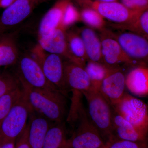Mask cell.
<instances>
[{"mask_svg": "<svg viewBox=\"0 0 148 148\" xmlns=\"http://www.w3.org/2000/svg\"><path fill=\"white\" fill-rule=\"evenodd\" d=\"M20 84L32 110L50 121L64 122L66 114V97L59 90L38 89Z\"/></svg>", "mask_w": 148, "mask_h": 148, "instance_id": "cell-1", "label": "cell"}, {"mask_svg": "<svg viewBox=\"0 0 148 148\" xmlns=\"http://www.w3.org/2000/svg\"><path fill=\"white\" fill-rule=\"evenodd\" d=\"M81 98L73 101L71 119L77 128L68 143L71 148H105L104 142L85 110Z\"/></svg>", "mask_w": 148, "mask_h": 148, "instance_id": "cell-2", "label": "cell"}, {"mask_svg": "<svg viewBox=\"0 0 148 148\" xmlns=\"http://www.w3.org/2000/svg\"><path fill=\"white\" fill-rule=\"evenodd\" d=\"M88 104V114L105 143L112 139V106L99 89L91 87L83 92Z\"/></svg>", "mask_w": 148, "mask_h": 148, "instance_id": "cell-3", "label": "cell"}, {"mask_svg": "<svg viewBox=\"0 0 148 148\" xmlns=\"http://www.w3.org/2000/svg\"><path fill=\"white\" fill-rule=\"evenodd\" d=\"M31 54L38 62L47 79L66 96L69 92L65 80L64 58L60 56L49 53L38 44L32 49Z\"/></svg>", "mask_w": 148, "mask_h": 148, "instance_id": "cell-4", "label": "cell"}, {"mask_svg": "<svg viewBox=\"0 0 148 148\" xmlns=\"http://www.w3.org/2000/svg\"><path fill=\"white\" fill-rule=\"evenodd\" d=\"M32 111L23 91L21 98L1 123L0 140H16L27 127Z\"/></svg>", "mask_w": 148, "mask_h": 148, "instance_id": "cell-5", "label": "cell"}, {"mask_svg": "<svg viewBox=\"0 0 148 148\" xmlns=\"http://www.w3.org/2000/svg\"><path fill=\"white\" fill-rule=\"evenodd\" d=\"M117 113L138 130L147 135V106L142 100L125 93L123 97L113 106Z\"/></svg>", "mask_w": 148, "mask_h": 148, "instance_id": "cell-6", "label": "cell"}, {"mask_svg": "<svg viewBox=\"0 0 148 148\" xmlns=\"http://www.w3.org/2000/svg\"><path fill=\"white\" fill-rule=\"evenodd\" d=\"M76 1L82 8L93 9L103 18L117 25L129 24L143 12L130 10L118 1L103 2L97 0H76Z\"/></svg>", "mask_w": 148, "mask_h": 148, "instance_id": "cell-7", "label": "cell"}, {"mask_svg": "<svg viewBox=\"0 0 148 148\" xmlns=\"http://www.w3.org/2000/svg\"><path fill=\"white\" fill-rule=\"evenodd\" d=\"M17 62L16 75L20 82L32 88L58 90L47 79L39 64L32 55L24 54Z\"/></svg>", "mask_w": 148, "mask_h": 148, "instance_id": "cell-8", "label": "cell"}, {"mask_svg": "<svg viewBox=\"0 0 148 148\" xmlns=\"http://www.w3.org/2000/svg\"><path fill=\"white\" fill-rule=\"evenodd\" d=\"M113 35L125 53L140 66H144L148 61V39L128 31L114 32Z\"/></svg>", "mask_w": 148, "mask_h": 148, "instance_id": "cell-9", "label": "cell"}, {"mask_svg": "<svg viewBox=\"0 0 148 148\" xmlns=\"http://www.w3.org/2000/svg\"><path fill=\"white\" fill-rule=\"evenodd\" d=\"M48 0H16L5 9L0 16V36L20 24L32 13L37 6Z\"/></svg>", "mask_w": 148, "mask_h": 148, "instance_id": "cell-10", "label": "cell"}, {"mask_svg": "<svg viewBox=\"0 0 148 148\" xmlns=\"http://www.w3.org/2000/svg\"><path fill=\"white\" fill-rule=\"evenodd\" d=\"M100 32L103 64L112 67H120L121 64L132 66L138 64L125 54L112 31L106 28Z\"/></svg>", "mask_w": 148, "mask_h": 148, "instance_id": "cell-11", "label": "cell"}, {"mask_svg": "<svg viewBox=\"0 0 148 148\" xmlns=\"http://www.w3.org/2000/svg\"><path fill=\"white\" fill-rule=\"evenodd\" d=\"M125 87V76L121 67H113L102 82L99 90L114 106L123 97Z\"/></svg>", "mask_w": 148, "mask_h": 148, "instance_id": "cell-12", "label": "cell"}, {"mask_svg": "<svg viewBox=\"0 0 148 148\" xmlns=\"http://www.w3.org/2000/svg\"><path fill=\"white\" fill-rule=\"evenodd\" d=\"M66 32V30L58 27L50 34L39 37L38 44L47 52L57 54L66 60L79 64L69 50Z\"/></svg>", "mask_w": 148, "mask_h": 148, "instance_id": "cell-13", "label": "cell"}, {"mask_svg": "<svg viewBox=\"0 0 148 148\" xmlns=\"http://www.w3.org/2000/svg\"><path fill=\"white\" fill-rule=\"evenodd\" d=\"M64 69L66 84L69 90L82 94L91 88L90 78L84 66L66 60L64 61Z\"/></svg>", "mask_w": 148, "mask_h": 148, "instance_id": "cell-14", "label": "cell"}, {"mask_svg": "<svg viewBox=\"0 0 148 148\" xmlns=\"http://www.w3.org/2000/svg\"><path fill=\"white\" fill-rule=\"evenodd\" d=\"M112 127V139H116L132 142H147V135L136 129L129 122L119 114L113 106Z\"/></svg>", "mask_w": 148, "mask_h": 148, "instance_id": "cell-15", "label": "cell"}, {"mask_svg": "<svg viewBox=\"0 0 148 148\" xmlns=\"http://www.w3.org/2000/svg\"><path fill=\"white\" fill-rule=\"evenodd\" d=\"M71 0H58L47 11L40 21L38 37L50 34L60 26L64 13Z\"/></svg>", "mask_w": 148, "mask_h": 148, "instance_id": "cell-16", "label": "cell"}, {"mask_svg": "<svg viewBox=\"0 0 148 148\" xmlns=\"http://www.w3.org/2000/svg\"><path fill=\"white\" fill-rule=\"evenodd\" d=\"M28 141L31 148H42L46 135L51 125L50 121L35 111H31L29 116Z\"/></svg>", "mask_w": 148, "mask_h": 148, "instance_id": "cell-17", "label": "cell"}, {"mask_svg": "<svg viewBox=\"0 0 148 148\" xmlns=\"http://www.w3.org/2000/svg\"><path fill=\"white\" fill-rule=\"evenodd\" d=\"M125 86L131 93L139 97L148 93V69L145 66L134 67L125 76Z\"/></svg>", "mask_w": 148, "mask_h": 148, "instance_id": "cell-18", "label": "cell"}, {"mask_svg": "<svg viewBox=\"0 0 148 148\" xmlns=\"http://www.w3.org/2000/svg\"><path fill=\"white\" fill-rule=\"evenodd\" d=\"M78 32L84 45L88 61L103 64L100 37L93 29L89 27H82Z\"/></svg>", "mask_w": 148, "mask_h": 148, "instance_id": "cell-19", "label": "cell"}, {"mask_svg": "<svg viewBox=\"0 0 148 148\" xmlns=\"http://www.w3.org/2000/svg\"><path fill=\"white\" fill-rule=\"evenodd\" d=\"M64 122L51 125L46 135L42 148H63L68 143Z\"/></svg>", "mask_w": 148, "mask_h": 148, "instance_id": "cell-20", "label": "cell"}, {"mask_svg": "<svg viewBox=\"0 0 148 148\" xmlns=\"http://www.w3.org/2000/svg\"><path fill=\"white\" fill-rule=\"evenodd\" d=\"M19 56L17 46L11 36L0 38V67L13 65L18 62Z\"/></svg>", "mask_w": 148, "mask_h": 148, "instance_id": "cell-21", "label": "cell"}, {"mask_svg": "<svg viewBox=\"0 0 148 148\" xmlns=\"http://www.w3.org/2000/svg\"><path fill=\"white\" fill-rule=\"evenodd\" d=\"M69 50L79 65L85 66L88 61L83 42L78 31L66 32Z\"/></svg>", "mask_w": 148, "mask_h": 148, "instance_id": "cell-22", "label": "cell"}, {"mask_svg": "<svg viewBox=\"0 0 148 148\" xmlns=\"http://www.w3.org/2000/svg\"><path fill=\"white\" fill-rule=\"evenodd\" d=\"M112 68L102 63L88 61L84 69L90 78L91 87L99 90L102 82Z\"/></svg>", "mask_w": 148, "mask_h": 148, "instance_id": "cell-23", "label": "cell"}, {"mask_svg": "<svg viewBox=\"0 0 148 148\" xmlns=\"http://www.w3.org/2000/svg\"><path fill=\"white\" fill-rule=\"evenodd\" d=\"M111 26L116 29L136 33L148 39V10L141 12L135 20L129 24L123 25L113 24Z\"/></svg>", "mask_w": 148, "mask_h": 148, "instance_id": "cell-24", "label": "cell"}, {"mask_svg": "<svg viewBox=\"0 0 148 148\" xmlns=\"http://www.w3.org/2000/svg\"><path fill=\"white\" fill-rule=\"evenodd\" d=\"M23 92L20 85L0 98V125L12 107L21 98Z\"/></svg>", "mask_w": 148, "mask_h": 148, "instance_id": "cell-25", "label": "cell"}, {"mask_svg": "<svg viewBox=\"0 0 148 148\" xmlns=\"http://www.w3.org/2000/svg\"><path fill=\"white\" fill-rule=\"evenodd\" d=\"M79 13L81 21H83L88 27L100 31L106 29V21L96 10L90 8L83 7Z\"/></svg>", "mask_w": 148, "mask_h": 148, "instance_id": "cell-26", "label": "cell"}, {"mask_svg": "<svg viewBox=\"0 0 148 148\" xmlns=\"http://www.w3.org/2000/svg\"><path fill=\"white\" fill-rule=\"evenodd\" d=\"M21 85L16 75L8 72L0 75V98L6 93Z\"/></svg>", "mask_w": 148, "mask_h": 148, "instance_id": "cell-27", "label": "cell"}, {"mask_svg": "<svg viewBox=\"0 0 148 148\" xmlns=\"http://www.w3.org/2000/svg\"><path fill=\"white\" fill-rule=\"evenodd\" d=\"M79 21H81L79 12L71 1L66 9L59 27L67 31L71 26Z\"/></svg>", "mask_w": 148, "mask_h": 148, "instance_id": "cell-28", "label": "cell"}, {"mask_svg": "<svg viewBox=\"0 0 148 148\" xmlns=\"http://www.w3.org/2000/svg\"><path fill=\"white\" fill-rule=\"evenodd\" d=\"M105 148H148L147 142H132L113 139L106 143Z\"/></svg>", "mask_w": 148, "mask_h": 148, "instance_id": "cell-29", "label": "cell"}, {"mask_svg": "<svg viewBox=\"0 0 148 148\" xmlns=\"http://www.w3.org/2000/svg\"><path fill=\"white\" fill-rule=\"evenodd\" d=\"M127 8L135 11L143 12L148 8V0H121Z\"/></svg>", "mask_w": 148, "mask_h": 148, "instance_id": "cell-30", "label": "cell"}, {"mask_svg": "<svg viewBox=\"0 0 148 148\" xmlns=\"http://www.w3.org/2000/svg\"><path fill=\"white\" fill-rule=\"evenodd\" d=\"M28 127L27 125L23 132L16 139L15 148H31L28 141Z\"/></svg>", "mask_w": 148, "mask_h": 148, "instance_id": "cell-31", "label": "cell"}, {"mask_svg": "<svg viewBox=\"0 0 148 148\" xmlns=\"http://www.w3.org/2000/svg\"><path fill=\"white\" fill-rule=\"evenodd\" d=\"M16 140H0V148H15Z\"/></svg>", "mask_w": 148, "mask_h": 148, "instance_id": "cell-32", "label": "cell"}, {"mask_svg": "<svg viewBox=\"0 0 148 148\" xmlns=\"http://www.w3.org/2000/svg\"><path fill=\"white\" fill-rule=\"evenodd\" d=\"M16 0H1L0 1V8L5 9L8 7Z\"/></svg>", "mask_w": 148, "mask_h": 148, "instance_id": "cell-33", "label": "cell"}, {"mask_svg": "<svg viewBox=\"0 0 148 148\" xmlns=\"http://www.w3.org/2000/svg\"><path fill=\"white\" fill-rule=\"evenodd\" d=\"M99 1L103 2H111L118 1L119 0H97Z\"/></svg>", "mask_w": 148, "mask_h": 148, "instance_id": "cell-34", "label": "cell"}, {"mask_svg": "<svg viewBox=\"0 0 148 148\" xmlns=\"http://www.w3.org/2000/svg\"><path fill=\"white\" fill-rule=\"evenodd\" d=\"M63 148H71V147H70V145H69V143H68H68H67V144H66V146H65V147H64Z\"/></svg>", "mask_w": 148, "mask_h": 148, "instance_id": "cell-35", "label": "cell"}, {"mask_svg": "<svg viewBox=\"0 0 148 148\" xmlns=\"http://www.w3.org/2000/svg\"><path fill=\"white\" fill-rule=\"evenodd\" d=\"M0 75H1V73H0Z\"/></svg>", "mask_w": 148, "mask_h": 148, "instance_id": "cell-36", "label": "cell"}, {"mask_svg": "<svg viewBox=\"0 0 148 148\" xmlns=\"http://www.w3.org/2000/svg\"><path fill=\"white\" fill-rule=\"evenodd\" d=\"M0 1H1V0H0Z\"/></svg>", "mask_w": 148, "mask_h": 148, "instance_id": "cell-37", "label": "cell"}]
</instances>
